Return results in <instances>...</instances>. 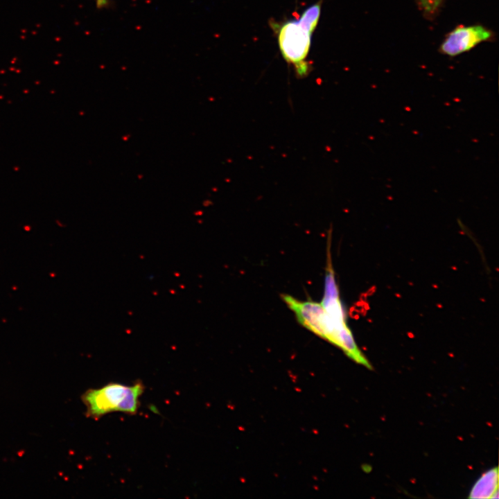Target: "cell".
Returning <instances> with one entry per match:
<instances>
[{"label":"cell","mask_w":499,"mask_h":499,"mask_svg":"<svg viewBox=\"0 0 499 499\" xmlns=\"http://www.w3.org/2000/svg\"><path fill=\"white\" fill-rule=\"evenodd\" d=\"M491 33L482 26H459L450 32L441 46L446 55L455 56L467 51L489 40Z\"/></svg>","instance_id":"5b68a950"},{"label":"cell","mask_w":499,"mask_h":499,"mask_svg":"<svg viewBox=\"0 0 499 499\" xmlns=\"http://www.w3.org/2000/svg\"><path fill=\"white\" fill-rule=\"evenodd\" d=\"M469 498H498V467L484 473L473 486Z\"/></svg>","instance_id":"8992f818"},{"label":"cell","mask_w":499,"mask_h":499,"mask_svg":"<svg viewBox=\"0 0 499 499\" xmlns=\"http://www.w3.org/2000/svg\"><path fill=\"white\" fill-rule=\"evenodd\" d=\"M422 9L427 13H433L439 6L442 0H418Z\"/></svg>","instance_id":"52a82bcc"},{"label":"cell","mask_w":499,"mask_h":499,"mask_svg":"<svg viewBox=\"0 0 499 499\" xmlns=\"http://www.w3.org/2000/svg\"><path fill=\"white\" fill-rule=\"evenodd\" d=\"M328 250L324 293L321 304L326 310L330 326L331 336L329 342L341 349L355 362L371 369V365L357 346L352 333L346 323L344 310L339 296L329 248Z\"/></svg>","instance_id":"7a4b0ae2"},{"label":"cell","mask_w":499,"mask_h":499,"mask_svg":"<svg viewBox=\"0 0 499 499\" xmlns=\"http://www.w3.org/2000/svg\"><path fill=\"white\" fill-rule=\"evenodd\" d=\"M321 1L306 9L297 20L286 21L277 28V39L283 59L294 66L298 78L308 76L310 67L306 59L311 45V37L317 27L321 12Z\"/></svg>","instance_id":"6da1fadb"},{"label":"cell","mask_w":499,"mask_h":499,"mask_svg":"<svg viewBox=\"0 0 499 499\" xmlns=\"http://www.w3.org/2000/svg\"><path fill=\"white\" fill-rule=\"evenodd\" d=\"M144 389L141 381L132 385L112 382L99 388L88 389L81 396L85 415L94 419L114 412L134 415L139 410Z\"/></svg>","instance_id":"3957f363"},{"label":"cell","mask_w":499,"mask_h":499,"mask_svg":"<svg viewBox=\"0 0 499 499\" xmlns=\"http://www.w3.org/2000/svg\"><path fill=\"white\" fill-rule=\"evenodd\" d=\"M96 5L98 9L106 8L110 6V0H96Z\"/></svg>","instance_id":"ba28073f"},{"label":"cell","mask_w":499,"mask_h":499,"mask_svg":"<svg viewBox=\"0 0 499 499\" xmlns=\"http://www.w3.org/2000/svg\"><path fill=\"white\" fill-rule=\"evenodd\" d=\"M281 297L303 326L329 342L330 326L326 310L321 303L300 301L285 294Z\"/></svg>","instance_id":"277c9868"}]
</instances>
